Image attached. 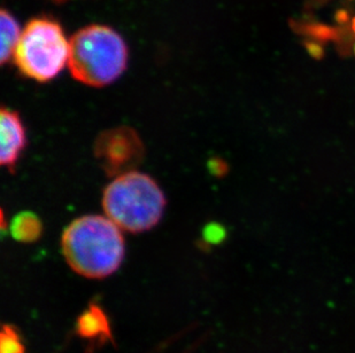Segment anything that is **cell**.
<instances>
[{
  "instance_id": "1",
  "label": "cell",
  "mask_w": 355,
  "mask_h": 353,
  "mask_svg": "<svg viewBox=\"0 0 355 353\" xmlns=\"http://www.w3.org/2000/svg\"><path fill=\"white\" fill-rule=\"evenodd\" d=\"M108 217L87 215L64 228L61 250L71 270L89 279L114 273L123 262L124 239Z\"/></svg>"
},
{
  "instance_id": "2",
  "label": "cell",
  "mask_w": 355,
  "mask_h": 353,
  "mask_svg": "<svg viewBox=\"0 0 355 353\" xmlns=\"http://www.w3.org/2000/svg\"><path fill=\"white\" fill-rule=\"evenodd\" d=\"M68 68L71 76L87 87L114 83L125 71L129 51L123 37L104 24L82 28L69 40Z\"/></svg>"
},
{
  "instance_id": "3",
  "label": "cell",
  "mask_w": 355,
  "mask_h": 353,
  "mask_svg": "<svg viewBox=\"0 0 355 353\" xmlns=\"http://www.w3.org/2000/svg\"><path fill=\"white\" fill-rule=\"evenodd\" d=\"M164 208L166 199L158 183L138 171L115 176L103 194L106 217L130 233L153 228L162 218Z\"/></svg>"
},
{
  "instance_id": "4",
  "label": "cell",
  "mask_w": 355,
  "mask_h": 353,
  "mask_svg": "<svg viewBox=\"0 0 355 353\" xmlns=\"http://www.w3.org/2000/svg\"><path fill=\"white\" fill-rule=\"evenodd\" d=\"M69 50V40L57 20L34 17L22 29L14 51V64L24 76L46 83L64 71Z\"/></svg>"
},
{
  "instance_id": "5",
  "label": "cell",
  "mask_w": 355,
  "mask_h": 353,
  "mask_svg": "<svg viewBox=\"0 0 355 353\" xmlns=\"http://www.w3.org/2000/svg\"><path fill=\"white\" fill-rule=\"evenodd\" d=\"M94 156L111 176L134 171L144 157V145L137 132L128 127L104 131L94 143Z\"/></svg>"
},
{
  "instance_id": "6",
  "label": "cell",
  "mask_w": 355,
  "mask_h": 353,
  "mask_svg": "<svg viewBox=\"0 0 355 353\" xmlns=\"http://www.w3.org/2000/svg\"><path fill=\"white\" fill-rule=\"evenodd\" d=\"M1 154L0 163L8 170H13L27 146V134L24 122L17 111L3 107L0 114Z\"/></svg>"
},
{
  "instance_id": "7",
  "label": "cell",
  "mask_w": 355,
  "mask_h": 353,
  "mask_svg": "<svg viewBox=\"0 0 355 353\" xmlns=\"http://www.w3.org/2000/svg\"><path fill=\"white\" fill-rule=\"evenodd\" d=\"M0 27H1L0 60H1V64H5L10 59H13L14 51L20 40L22 30L15 17L6 8L0 10Z\"/></svg>"
},
{
  "instance_id": "8",
  "label": "cell",
  "mask_w": 355,
  "mask_h": 353,
  "mask_svg": "<svg viewBox=\"0 0 355 353\" xmlns=\"http://www.w3.org/2000/svg\"><path fill=\"white\" fill-rule=\"evenodd\" d=\"M10 233L19 242L31 244L37 241L43 233V224L37 215L33 212H21L15 216L12 221Z\"/></svg>"
},
{
  "instance_id": "9",
  "label": "cell",
  "mask_w": 355,
  "mask_h": 353,
  "mask_svg": "<svg viewBox=\"0 0 355 353\" xmlns=\"http://www.w3.org/2000/svg\"><path fill=\"white\" fill-rule=\"evenodd\" d=\"M78 330L83 336H97L101 333H107V320L103 311L97 307H91L90 310L78 320Z\"/></svg>"
},
{
  "instance_id": "10",
  "label": "cell",
  "mask_w": 355,
  "mask_h": 353,
  "mask_svg": "<svg viewBox=\"0 0 355 353\" xmlns=\"http://www.w3.org/2000/svg\"><path fill=\"white\" fill-rule=\"evenodd\" d=\"M0 353H24V347L21 344L17 334L10 327H3L0 342Z\"/></svg>"
},
{
  "instance_id": "11",
  "label": "cell",
  "mask_w": 355,
  "mask_h": 353,
  "mask_svg": "<svg viewBox=\"0 0 355 353\" xmlns=\"http://www.w3.org/2000/svg\"><path fill=\"white\" fill-rule=\"evenodd\" d=\"M225 234V230H223L221 226L215 225V224H211V225H209V226L205 230L206 240H207L208 242H211V244H216V242H220V241L223 240Z\"/></svg>"
},
{
  "instance_id": "12",
  "label": "cell",
  "mask_w": 355,
  "mask_h": 353,
  "mask_svg": "<svg viewBox=\"0 0 355 353\" xmlns=\"http://www.w3.org/2000/svg\"><path fill=\"white\" fill-rule=\"evenodd\" d=\"M209 169H211V174L221 176V174H223V172L227 171V165L223 163V161L211 160V162H209Z\"/></svg>"
},
{
  "instance_id": "13",
  "label": "cell",
  "mask_w": 355,
  "mask_h": 353,
  "mask_svg": "<svg viewBox=\"0 0 355 353\" xmlns=\"http://www.w3.org/2000/svg\"><path fill=\"white\" fill-rule=\"evenodd\" d=\"M54 3H66V1H69V0H52Z\"/></svg>"
}]
</instances>
